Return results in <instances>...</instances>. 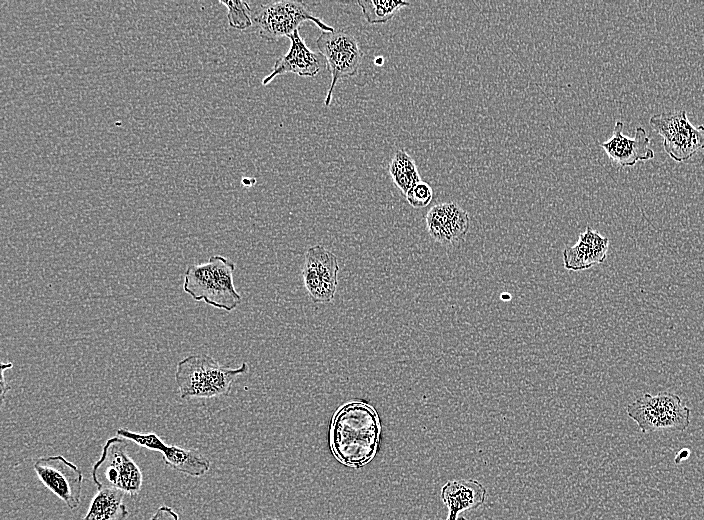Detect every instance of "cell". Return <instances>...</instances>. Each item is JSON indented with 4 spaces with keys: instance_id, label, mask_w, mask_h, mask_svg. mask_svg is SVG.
<instances>
[{
    "instance_id": "cell-25",
    "label": "cell",
    "mask_w": 704,
    "mask_h": 520,
    "mask_svg": "<svg viewBox=\"0 0 704 520\" xmlns=\"http://www.w3.org/2000/svg\"><path fill=\"white\" fill-rule=\"evenodd\" d=\"M690 455V450L689 449H682L680 450L675 457V463H679L685 459H687Z\"/></svg>"
},
{
    "instance_id": "cell-27",
    "label": "cell",
    "mask_w": 704,
    "mask_h": 520,
    "mask_svg": "<svg viewBox=\"0 0 704 520\" xmlns=\"http://www.w3.org/2000/svg\"><path fill=\"white\" fill-rule=\"evenodd\" d=\"M259 520H282V519H275V518H271V517H266V518H261V519H259ZM283 520H294V519H292V518H287V519H283Z\"/></svg>"
},
{
    "instance_id": "cell-21",
    "label": "cell",
    "mask_w": 704,
    "mask_h": 520,
    "mask_svg": "<svg viewBox=\"0 0 704 520\" xmlns=\"http://www.w3.org/2000/svg\"><path fill=\"white\" fill-rule=\"evenodd\" d=\"M117 436L130 440L137 445L152 451L163 452L167 445L155 433L141 434L130 431L126 428H119Z\"/></svg>"
},
{
    "instance_id": "cell-18",
    "label": "cell",
    "mask_w": 704,
    "mask_h": 520,
    "mask_svg": "<svg viewBox=\"0 0 704 520\" xmlns=\"http://www.w3.org/2000/svg\"><path fill=\"white\" fill-rule=\"evenodd\" d=\"M389 173L396 187L404 195L421 181L413 158L403 149L395 152L389 164Z\"/></svg>"
},
{
    "instance_id": "cell-17",
    "label": "cell",
    "mask_w": 704,
    "mask_h": 520,
    "mask_svg": "<svg viewBox=\"0 0 704 520\" xmlns=\"http://www.w3.org/2000/svg\"><path fill=\"white\" fill-rule=\"evenodd\" d=\"M162 458L172 469L193 477H200L210 469V461L196 449L167 445Z\"/></svg>"
},
{
    "instance_id": "cell-20",
    "label": "cell",
    "mask_w": 704,
    "mask_h": 520,
    "mask_svg": "<svg viewBox=\"0 0 704 520\" xmlns=\"http://www.w3.org/2000/svg\"><path fill=\"white\" fill-rule=\"evenodd\" d=\"M219 2L228 9L227 20L230 27L245 30L253 25L251 9L247 2L239 0Z\"/></svg>"
},
{
    "instance_id": "cell-8",
    "label": "cell",
    "mask_w": 704,
    "mask_h": 520,
    "mask_svg": "<svg viewBox=\"0 0 704 520\" xmlns=\"http://www.w3.org/2000/svg\"><path fill=\"white\" fill-rule=\"evenodd\" d=\"M649 124L663 137L664 150L677 162L687 161L704 149V125L694 126L685 110L655 114Z\"/></svg>"
},
{
    "instance_id": "cell-22",
    "label": "cell",
    "mask_w": 704,
    "mask_h": 520,
    "mask_svg": "<svg viewBox=\"0 0 704 520\" xmlns=\"http://www.w3.org/2000/svg\"><path fill=\"white\" fill-rule=\"evenodd\" d=\"M406 199L407 202L413 207V208H424L429 205L433 198V190L431 186L424 182L420 181L416 183L407 193H406Z\"/></svg>"
},
{
    "instance_id": "cell-19",
    "label": "cell",
    "mask_w": 704,
    "mask_h": 520,
    "mask_svg": "<svg viewBox=\"0 0 704 520\" xmlns=\"http://www.w3.org/2000/svg\"><path fill=\"white\" fill-rule=\"evenodd\" d=\"M365 20L369 24H381L390 21L394 15L410 3L401 0H359Z\"/></svg>"
},
{
    "instance_id": "cell-4",
    "label": "cell",
    "mask_w": 704,
    "mask_h": 520,
    "mask_svg": "<svg viewBox=\"0 0 704 520\" xmlns=\"http://www.w3.org/2000/svg\"><path fill=\"white\" fill-rule=\"evenodd\" d=\"M126 439L115 436L103 445L98 461L92 467V480L98 489H112L137 496L142 488L143 475L127 452Z\"/></svg>"
},
{
    "instance_id": "cell-9",
    "label": "cell",
    "mask_w": 704,
    "mask_h": 520,
    "mask_svg": "<svg viewBox=\"0 0 704 520\" xmlns=\"http://www.w3.org/2000/svg\"><path fill=\"white\" fill-rule=\"evenodd\" d=\"M33 468L44 486L68 508L73 510L79 506L83 474L75 464L57 455L36 459Z\"/></svg>"
},
{
    "instance_id": "cell-24",
    "label": "cell",
    "mask_w": 704,
    "mask_h": 520,
    "mask_svg": "<svg viewBox=\"0 0 704 520\" xmlns=\"http://www.w3.org/2000/svg\"><path fill=\"white\" fill-rule=\"evenodd\" d=\"M13 367V364L11 362L1 363V401L2 404L5 399V394L6 392L10 389V387L6 384L5 382V370L11 369Z\"/></svg>"
},
{
    "instance_id": "cell-13",
    "label": "cell",
    "mask_w": 704,
    "mask_h": 520,
    "mask_svg": "<svg viewBox=\"0 0 704 520\" xmlns=\"http://www.w3.org/2000/svg\"><path fill=\"white\" fill-rule=\"evenodd\" d=\"M469 224L468 213L452 202L435 205L426 215L429 235L444 245L462 240L468 232Z\"/></svg>"
},
{
    "instance_id": "cell-5",
    "label": "cell",
    "mask_w": 704,
    "mask_h": 520,
    "mask_svg": "<svg viewBox=\"0 0 704 520\" xmlns=\"http://www.w3.org/2000/svg\"><path fill=\"white\" fill-rule=\"evenodd\" d=\"M628 416L643 433L655 431H684L690 424V409L681 398L664 392L645 393L626 407Z\"/></svg>"
},
{
    "instance_id": "cell-2",
    "label": "cell",
    "mask_w": 704,
    "mask_h": 520,
    "mask_svg": "<svg viewBox=\"0 0 704 520\" xmlns=\"http://www.w3.org/2000/svg\"><path fill=\"white\" fill-rule=\"evenodd\" d=\"M248 371L246 362L231 368L209 355L192 354L177 363L175 382L181 399H209L228 395L232 383Z\"/></svg>"
},
{
    "instance_id": "cell-10",
    "label": "cell",
    "mask_w": 704,
    "mask_h": 520,
    "mask_svg": "<svg viewBox=\"0 0 704 520\" xmlns=\"http://www.w3.org/2000/svg\"><path fill=\"white\" fill-rule=\"evenodd\" d=\"M339 265L336 255L321 245L305 252L302 270L304 286L315 303L330 302L337 287Z\"/></svg>"
},
{
    "instance_id": "cell-23",
    "label": "cell",
    "mask_w": 704,
    "mask_h": 520,
    "mask_svg": "<svg viewBox=\"0 0 704 520\" xmlns=\"http://www.w3.org/2000/svg\"><path fill=\"white\" fill-rule=\"evenodd\" d=\"M150 520H179L177 512L166 505L160 506Z\"/></svg>"
},
{
    "instance_id": "cell-12",
    "label": "cell",
    "mask_w": 704,
    "mask_h": 520,
    "mask_svg": "<svg viewBox=\"0 0 704 520\" xmlns=\"http://www.w3.org/2000/svg\"><path fill=\"white\" fill-rule=\"evenodd\" d=\"M291 45L286 54L279 57L270 74L262 79V85H268L275 77L294 73L301 77H316L322 66L321 54L312 51L299 33V29L288 36Z\"/></svg>"
},
{
    "instance_id": "cell-26",
    "label": "cell",
    "mask_w": 704,
    "mask_h": 520,
    "mask_svg": "<svg viewBox=\"0 0 704 520\" xmlns=\"http://www.w3.org/2000/svg\"><path fill=\"white\" fill-rule=\"evenodd\" d=\"M446 520H467L465 517L458 516V517H452V516H447Z\"/></svg>"
},
{
    "instance_id": "cell-15",
    "label": "cell",
    "mask_w": 704,
    "mask_h": 520,
    "mask_svg": "<svg viewBox=\"0 0 704 520\" xmlns=\"http://www.w3.org/2000/svg\"><path fill=\"white\" fill-rule=\"evenodd\" d=\"M486 494V488L477 480L455 479L443 485L440 497L449 510L448 515L458 517L461 512L482 506Z\"/></svg>"
},
{
    "instance_id": "cell-14",
    "label": "cell",
    "mask_w": 704,
    "mask_h": 520,
    "mask_svg": "<svg viewBox=\"0 0 704 520\" xmlns=\"http://www.w3.org/2000/svg\"><path fill=\"white\" fill-rule=\"evenodd\" d=\"M609 240L590 227L580 233L579 239L563 251L564 267L569 271L586 270L606 259Z\"/></svg>"
},
{
    "instance_id": "cell-16",
    "label": "cell",
    "mask_w": 704,
    "mask_h": 520,
    "mask_svg": "<svg viewBox=\"0 0 704 520\" xmlns=\"http://www.w3.org/2000/svg\"><path fill=\"white\" fill-rule=\"evenodd\" d=\"M124 496L118 490L98 489L81 520H125L128 510L123 503Z\"/></svg>"
},
{
    "instance_id": "cell-7",
    "label": "cell",
    "mask_w": 704,
    "mask_h": 520,
    "mask_svg": "<svg viewBox=\"0 0 704 520\" xmlns=\"http://www.w3.org/2000/svg\"><path fill=\"white\" fill-rule=\"evenodd\" d=\"M316 45L331 73V83L324 101L325 106H329L337 82L357 74L363 51L357 37L345 29L321 31Z\"/></svg>"
},
{
    "instance_id": "cell-1",
    "label": "cell",
    "mask_w": 704,
    "mask_h": 520,
    "mask_svg": "<svg viewBox=\"0 0 704 520\" xmlns=\"http://www.w3.org/2000/svg\"><path fill=\"white\" fill-rule=\"evenodd\" d=\"M380 419L368 403L351 401L342 405L329 425V447L334 458L351 468H362L379 451Z\"/></svg>"
},
{
    "instance_id": "cell-11",
    "label": "cell",
    "mask_w": 704,
    "mask_h": 520,
    "mask_svg": "<svg viewBox=\"0 0 704 520\" xmlns=\"http://www.w3.org/2000/svg\"><path fill=\"white\" fill-rule=\"evenodd\" d=\"M623 123L616 121L610 139L602 142L600 146L608 157L621 167H632L638 161L651 160L655 153L650 148V137L643 127L635 129L634 137L623 134Z\"/></svg>"
},
{
    "instance_id": "cell-28",
    "label": "cell",
    "mask_w": 704,
    "mask_h": 520,
    "mask_svg": "<svg viewBox=\"0 0 704 520\" xmlns=\"http://www.w3.org/2000/svg\"><path fill=\"white\" fill-rule=\"evenodd\" d=\"M510 298H511V297H510V294H508V293H503V294H501V299L508 300V299H510Z\"/></svg>"
},
{
    "instance_id": "cell-6",
    "label": "cell",
    "mask_w": 704,
    "mask_h": 520,
    "mask_svg": "<svg viewBox=\"0 0 704 520\" xmlns=\"http://www.w3.org/2000/svg\"><path fill=\"white\" fill-rule=\"evenodd\" d=\"M253 24L259 36L268 42L288 37L305 21L313 22L321 31L334 28L316 17L302 1H275L262 4L252 12Z\"/></svg>"
},
{
    "instance_id": "cell-3",
    "label": "cell",
    "mask_w": 704,
    "mask_h": 520,
    "mask_svg": "<svg viewBox=\"0 0 704 520\" xmlns=\"http://www.w3.org/2000/svg\"><path fill=\"white\" fill-rule=\"evenodd\" d=\"M234 270L235 264L229 259L221 255L211 256L207 262L187 267L183 290L195 301L230 312L242 300L234 286Z\"/></svg>"
}]
</instances>
